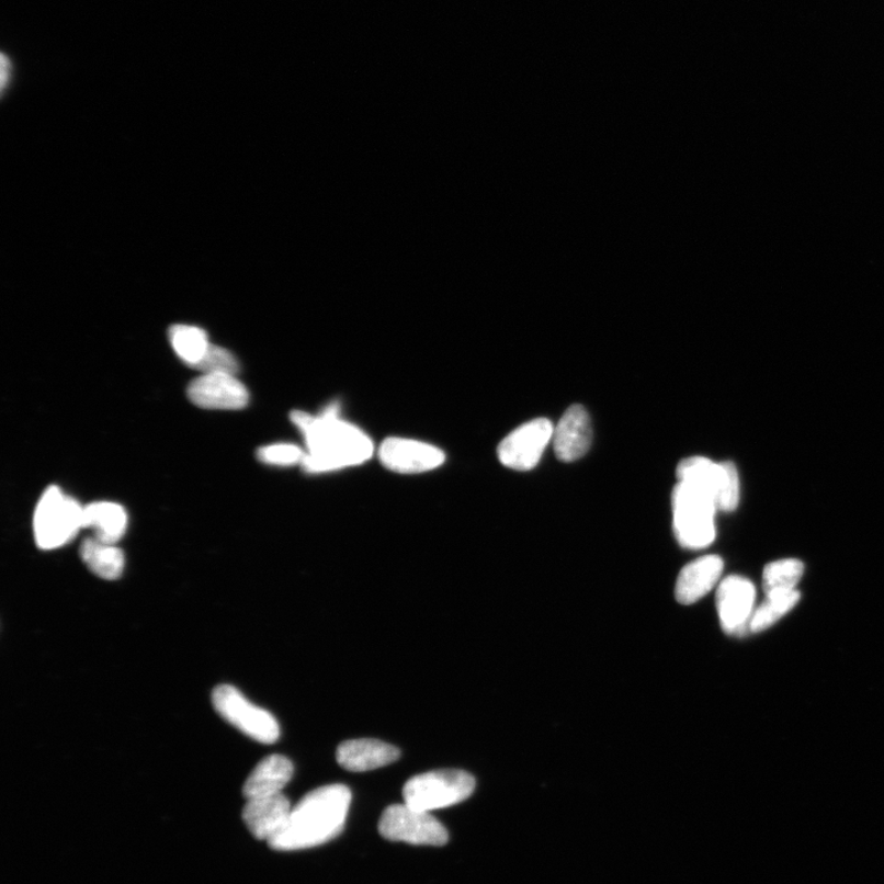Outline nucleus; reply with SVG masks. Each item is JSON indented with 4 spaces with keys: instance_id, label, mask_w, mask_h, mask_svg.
<instances>
[{
    "instance_id": "obj_7",
    "label": "nucleus",
    "mask_w": 884,
    "mask_h": 884,
    "mask_svg": "<svg viewBox=\"0 0 884 884\" xmlns=\"http://www.w3.org/2000/svg\"><path fill=\"white\" fill-rule=\"evenodd\" d=\"M212 703L226 723L243 735L263 745H273L280 739L281 727L276 718L264 709L254 705L238 688L222 684L215 688Z\"/></svg>"
},
{
    "instance_id": "obj_11",
    "label": "nucleus",
    "mask_w": 884,
    "mask_h": 884,
    "mask_svg": "<svg viewBox=\"0 0 884 884\" xmlns=\"http://www.w3.org/2000/svg\"><path fill=\"white\" fill-rule=\"evenodd\" d=\"M191 403L203 409L239 410L249 405V390L236 375L203 374L188 388Z\"/></svg>"
},
{
    "instance_id": "obj_19",
    "label": "nucleus",
    "mask_w": 884,
    "mask_h": 884,
    "mask_svg": "<svg viewBox=\"0 0 884 884\" xmlns=\"http://www.w3.org/2000/svg\"><path fill=\"white\" fill-rule=\"evenodd\" d=\"M80 558L91 573L104 580H117L125 570V554L117 544L97 537L87 539L80 546Z\"/></svg>"
},
{
    "instance_id": "obj_6",
    "label": "nucleus",
    "mask_w": 884,
    "mask_h": 884,
    "mask_svg": "<svg viewBox=\"0 0 884 884\" xmlns=\"http://www.w3.org/2000/svg\"><path fill=\"white\" fill-rule=\"evenodd\" d=\"M678 481L711 499L718 511H734L739 501V478L732 462L717 464L706 457L685 458L677 467Z\"/></svg>"
},
{
    "instance_id": "obj_1",
    "label": "nucleus",
    "mask_w": 884,
    "mask_h": 884,
    "mask_svg": "<svg viewBox=\"0 0 884 884\" xmlns=\"http://www.w3.org/2000/svg\"><path fill=\"white\" fill-rule=\"evenodd\" d=\"M294 426L304 435L307 452L302 466L322 473L364 464L374 454V444L364 431L339 418V405L328 406L320 416L295 410Z\"/></svg>"
},
{
    "instance_id": "obj_13",
    "label": "nucleus",
    "mask_w": 884,
    "mask_h": 884,
    "mask_svg": "<svg viewBox=\"0 0 884 884\" xmlns=\"http://www.w3.org/2000/svg\"><path fill=\"white\" fill-rule=\"evenodd\" d=\"M291 801L282 793L246 802L242 819L251 835L269 842L280 835L292 815Z\"/></svg>"
},
{
    "instance_id": "obj_14",
    "label": "nucleus",
    "mask_w": 884,
    "mask_h": 884,
    "mask_svg": "<svg viewBox=\"0 0 884 884\" xmlns=\"http://www.w3.org/2000/svg\"><path fill=\"white\" fill-rule=\"evenodd\" d=\"M592 441L590 418L580 405L571 406L554 428L553 446L563 462H574L589 451Z\"/></svg>"
},
{
    "instance_id": "obj_18",
    "label": "nucleus",
    "mask_w": 884,
    "mask_h": 884,
    "mask_svg": "<svg viewBox=\"0 0 884 884\" xmlns=\"http://www.w3.org/2000/svg\"><path fill=\"white\" fill-rule=\"evenodd\" d=\"M83 526L94 530V537L117 544L127 531V512L117 502H91L84 507Z\"/></svg>"
},
{
    "instance_id": "obj_16",
    "label": "nucleus",
    "mask_w": 884,
    "mask_h": 884,
    "mask_svg": "<svg viewBox=\"0 0 884 884\" xmlns=\"http://www.w3.org/2000/svg\"><path fill=\"white\" fill-rule=\"evenodd\" d=\"M336 757L343 769L363 773L395 763L400 750L378 739L360 738L339 745Z\"/></svg>"
},
{
    "instance_id": "obj_24",
    "label": "nucleus",
    "mask_w": 884,
    "mask_h": 884,
    "mask_svg": "<svg viewBox=\"0 0 884 884\" xmlns=\"http://www.w3.org/2000/svg\"><path fill=\"white\" fill-rule=\"evenodd\" d=\"M203 374H231L239 373L238 360L226 349L212 344L202 362L194 367Z\"/></svg>"
},
{
    "instance_id": "obj_9",
    "label": "nucleus",
    "mask_w": 884,
    "mask_h": 884,
    "mask_svg": "<svg viewBox=\"0 0 884 884\" xmlns=\"http://www.w3.org/2000/svg\"><path fill=\"white\" fill-rule=\"evenodd\" d=\"M553 434L551 420L539 418L528 421L500 442L498 456L501 464L515 471L536 467L544 450L552 442Z\"/></svg>"
},
{
    "instance_id": "obj_15",
    "label": "nucleus",
    "mask_w": 884,
    "mask_h": 884,
    "mask_svg": "<svg viewBox=\"0 0 884 884\" xmlns=\"http://www.w3.org/2000/svg\"><path fill=\"white\" fill-rule=\"evenodd\" d=\"M723 571L724 560L718 555H705L685 565L676 582L677 602L691 605L701 601L719 583Z\"/></svg>"
},
{
    "instance_id": "obj_5",
    "label": "nucleus",
    "mask_w": 884,
    "mask_h": 884,
    "mask_svg": "<svg viewBox=\"0 0 884 884\" xmlns=\"http://www.w3.org/2000/svg\"><path fill=\"white\" fill-rule=\"evenodd\" d=\"M673 530L678 543L687 549H703L716 536L715 503L684 483L672 491Z\"/></svg>"
},
{
    "instance_id": "obj_8",
    "label": "nucleus",
    "mask_w": 884,
    "mask_h": 884,
    "mask_svg": "<svg viewBox=\"0 0 884 884\" xmlns=\"http://www.w3.org/2000/svg\"><path fill=\"white\" fill-rule=\"evenodd\" d=\"M378 831L389 841L412 846L444 847L449 841L446 828L434 816L406 804L387 807L379 818Z\"/></svg>"
},
{
    "instance_id": "obj_23",
    "label": "nucleus",
    "mask_w": 884,
    "mask_h": 884,
    "mask_svg": "<svg viewBox=\"0 0 884 884\" xmlns=\"http://www.w3.org/2000/svg\"><path fill=\"white\" fill-rule=\"evenodd\" d=\"M305 454L304 450L293 444H275L257 451V457L263 464L280 467L302 465Z\"/></svg>"
},
{
    "instance_id": "obj_25",
    "label": "nucleus",
    "mask_w": 884,
    "mask_h": 884,
    "mask_svg": "<svg viewBox=\"0 0 884 884\" xmlns=\"http://www.w3.org/2000/svg\"><path fill=\"white\" fill-rule=\"evenodd\" d=\"M10 73H12V61H10V59L5 55H3L2 56V76H0V79H2V90L3 91L7 89V86L9 83Z\"/></svg>"
},
{
    "instance_id": "obj_3",
    "label": "nucleus",
    "mask_w": 884,
    "mask_h": 884,
    "mask_svg": "<svg viewBox=\"0 0 884 884\" xmlns=\"http://www.w3.org/2000/svg\"><path fill=\"white\" fill-rule=\"evenodd\" d=\"M84 507L61 491L49 487L38 500L34 515V534L38 548L53 551L75 540L83 526Z\"/></svg>"
},
{
    "instance_id": "obj_10",
    "label": "nucleus",
    "mask_w": 884,
    "mask_h": 884,
    "mask_svg": "<svg viewBox=\"0 0 884 884\" xmlns=\"http://www.w3.org/2000/svg\"><path fill=\"white\" fill-rule=\"evenodd\" d=\"M757 590L752 581L732 575L719 581L716 605L722 628L728 635L749 632V622L756 611Z\"/></svg>"
},
{
    "instance_id": "obj_20",
    "label": "nucleus",
    "mask_w": 884,
    "mask_h": 884,
    "mask_svg": "<svg viewBox=\"0 0 884 884\" xmlns=\"http://www.w3.org/2000/svg\"><path fill=\"white\" fill-rule=\"evenodd\" d=\"M169 338L174 353L193 369L202 362L212 345L207 333L194 326L174 325L170 328Z\"/></svg>"
},
{
    "instance_id": "obj_21",
    "label": "nucleus",
    "mask_w": 884,
    "mask_h": 884,
    "mask_svg": "<svg viewBox=\"0 0 884 884\" xmlns=\"http://www.w3.org/2000/svg\"><path fill=\"white\" fill-rule=\"evenodd\" d=\"M800 599L801 594L797 590L766 596L764 602L756 609L748 631L756 634L772 628L775 623L796 608Z\"/></svg>"
},
{
    "instance_id": "obj_17",
    "label": "nucleus",
    "mask_w": 884,
    "mask_h": 884,
    "mask_svg": "<svg viewBox=\"0 0 884 884\" xmlns=\"http://www.w3.org/2000/svg\"><path fill=\"white\" fill-rule=\"evenodd\" d=\"M293 775L294 766L291 759L282 755L265 757L246 780L243 796L246 800H251L282 794Z\"/></svg>"
},
{
    "instance_id": "obj_2",
    "label": "nucleus",
    "mask_w": 884,
    "mask_h": 884,
    "mask_svg": "<svg viewBox=\"0 0 884 884\" xmlns=\"http://www.w3.org/2000/svg\"><path fill=\"white\" fill-rule=\"evenodd\" d=\"M351 804L352 793L345 785L311 791L293 807L286 826L269 846L276 851H297L330 842L343 831Z\"/></svg>"
},
{
    "instance_id": "obj_12",
    "label": "nucleus",
    "mask_w": 884,
    "mask_h": 884,
    "mask_svg": "<svg viewBox=\"0 0 884 884\" xmlns=\"http://www.w3.org/2000/svg\"><path fill=\"white\" fill-rule=\"evenodd\" d=\"M378 457L386 468L397 473L428 472L445 462V454L440 449L404 438L385 440L379 447Z\"/></svg>"
},
{
    "instance_id": "obj_22",
    "label": "nucleus",
    "mask_w": 884,
    "mask_h": 884,
    "mask_svg": "<svg viewBox=\"0 0 884 884\" xmlns=\"http://www.w3.org/2000/svg\"><path fill=\"white\" fill-rule=\"evenodd\" d=\"M805 574V565L798 559H780L769 563L763 571L766 596L797 590Z\"/></svg>"
},
{
    "instance_id": "obj_4",
    "label": "nucleus",
    "mask_w": 884,
    "mask_h": 884,
    "mask_svg": "<svg viewBox=\"0 0 884 884\" xmlns=\"http://www.w3.org/2000/svg\"><path fill=\"white\" fill-rule=\"evenodd\" d=\"M475 789V777L464 770H433L409 779L404 787V800L406 805L431 814L461 804Z\"/></svg>"
}]
</instances>
